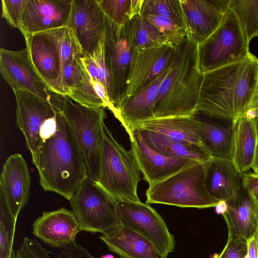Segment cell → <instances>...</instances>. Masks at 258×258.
<instances>
[{
	"instance_id": "6da1fadb",
	"label": "cell",
	"mask_w": 258,
	"mask_h": 258,
	"mask_svg": "<svg viewBox=\"0 0 258 258\" xmlns=\"http://www.w3.org/2000/svg\"><path fill=\"white\" fill-rule=\"evenodd\" d=\"M258 89V59L240 61L203 74L197 114L234 122L243 115Z\"/></svg>"
},
{
	"instance_id": "7a4b0ae2",
	"label": "cell",
	"mask_w": 258,
	"mask_h": 258,
	"mask_svg": "<svg viewBox=\"0 0 258 258\" xmlns=\"http://www.w3.org/2000/svg\"><path fill=\"white\" fill-rule=\"evenodd\" d=\"M40 184L69 201L88 177L84 158L62 110L54 133L42 143L36 162Z\"/></svg>"
},
{
	"instance_id": "3957f363",
	"label": "cell",
	"mask_w": 258,
	"mask_h": 258,
	"mask_svg": "<svg viewBox=\"0 0 258 258\" xmlns=\"http://www.w3.org/2000/svg\"><path fill=\"white\" fill-rule=\"evenodd\" d=\"M203 76L198 67V44L186 36L177 46L172 68L160 85L154 118L197 115Z\"/></svg>"
},
{
	"instance_id": "277c9868",
	"label": "cell",
	"mask_w": 258,
	"mask_h": 258,
	"mask_svg": "<svg viewBox=\"0 0 258 258\" xmlns=\"http://www.w3.org/2000/svg\"><path fill=\"white\" fill-rule=\"evenodd\" d=\"M25 38L29 57L39 75L52 92L65 96L62 85L63 68L75 54L83 55L73 31L66 26Z\"/></svg>"
},
{
	"instance_id": "5b68a950",
	"label": "cell",
	"mask_w": 258,
	"mask_h": 258,
	"mask_svg": "<svg viewBox=\"0 0 258 258\" xmlns=\"http://www.w3.org/2000/svg\"><path fill=\"white\" fill-rule=\"evenodd\" d=\"M211 159L196 162L150 184L146 203L199 209L215 207L220 201L210 194L206 185Z\"/></svg>"
},
{
	"instance_id": "8992f818",
	"label": "cell",
	"mask_w": 258,
	"mask_h": 258,
	"mask_svg": "<svg viewBox=\"0 0 258 258\" xmlns=\"http://www.w3.org/2000/svg\"><path fill=\"white\" fill-rule=\"evenodd\" d=\"M140 172L132 149L126 150L120 144L104 124L96 182L115 201L139 202Z\"/></svg>"
},
{
	"instance_id": "52a82bcc",
	"label": "cell",
	"mask_w": 258,
	"mask_h": 258,
	"mask_svg": "<svg viewBox=\"0 0 258 258\" xmlns=\"http://www.w3.org/2000/svg\"><path fill=\"white\" fill-rule=\"evenodd\" d=\"M61 110L81 151L88 176L96 182L106 117L104 109L84 106L64 96H62Z\"/></svg>"
},
{
	"instance_id": "ba28073f",
	"label": "cell",
	"mask_w": 258,
	"mask_h": 258,
	"mask_svg": "<svg viewBox=\"0 0 258 258\" xmlns=\"http://www.w3.org/2000/svg\"><path fill=\"white\" fill-rule=\"evenodd\" d=\"M250 54L239 21L229 7L218 28L198 44L199 69L204 74L242 60Z\"/></svg>"
},
{
	"instance_id": "9c48e42d",
	"label": "cell",
	"mask_w": 258,
	"mask_h": 258,
	"mask_svg": "<svg viewBox=\"0 0 258 258\" xmlns=\"http://www.w3.org/2000/svg\"><path fill=\"white\" fill-rule=\"evenodd\" d=\"M69 201L81 231L104 234L121 225L116 201L89 176Z\"/></svg>"
},
{
	"instance_id": "30bf717a",
	"label": "cell",
	"mask_w": 258,
	"mask_h": 258,
	"mask_svg": "<svg viewBox=\"0 0 258 258\" xmlns=\"http://www.w3.org/2000/svg\"><path fill=\"white\" fill-rule=\"evenodd\" d=\"M16 100V123L23 133L34 164L43 142L55 131L61 107L30 93L13 90Z\"/></svg>"
},
{
	"instance_id": "8fae6325",
	"label": "cell",
	"mask_w": 258,
	"mask_h": 258,
	"mask_svg": "<svg viewBox=\"0 0 258 258\" xmlns=\"http://www.w3.org/2000/svg\"><path fill=\"white\" fill-rule=\"evenodd\" d=\"M104 47L110 76L112 105L115 109L113 115L116 118L117 109L125 99L133 47L124 25L114 22L105 15Z\"/></svg>"
},
{
	"instance_id": "7c38bea8",
	"label": "cell",
	"mask_w": 258,
	"mask_h": 258,
	"mask_svg": "<svg viewBox=\"0 0 258 258\" xmlns=\"http://www.w3.org/2000/svg\"><path fill=\"white\" fill-rule=\"evenodd\" d=\"M121 224L139 232L149 239L160 258H166L174 250L175 241L161 216L148 204L116 201Z\"/></svg>"
},
{
	"instance_id": "4fadbf2b",
	"label": "cell",
	"mask_w": 258,
	"mask_h": 258,
	"mask_svg": "<svg viewBox=\"0 0 258 258\" xmlns=\"http://www.w3.org/2000/svg\"><path fill=\"white\" fill-rule=\"evenodd\" d=\"M0 72L13 90H21L61 107L62 96L52 92L38 74L26 48L12 51L0 49Z\"/></svg>"
},
{
	"instance_id": "5bb4252c",
	"label": "cell",
	"mask_w": 258,
	"mask_h": 258,
	"mask_svg": "<svg viewBox=\"0 0 258 258\" xmlns=\"http://www.w3.org/2000/svg\"><path fill=\"white\" fill-rule=\"evenodd\" d=\"M187 36L197 44L220 26L230 0H179Z\"/></svg>"
},
{
	"instance_id": "9a60e30c",
	"label": "cell",
	"mask_w": 258,
	"mask_h": 258,
	"mask_svg": "<svg viewBox=\"0 0 258 258\" xmlns=\"http://www.w3.org/2000/svg\"><path fill=\"white\" fill-rule=\"evenodd\" d=\"M177 47L165 45L142 51L133 49L124 100L149 86L173 59Z\"/></svg>"
},
{
	"instance_id": "2e32d148",
	"label": "cell",
	"mask_w": 258,
	"mask_h": 258,
	"mask_svg": "<svg viewBox=\"0 0 258 258\" xmlns=\"http://www.w3.org/2000/svg\"><path fill=\"white\" fill-rule=\"evenodd\" d=\"M73 0H28L18 29L29 35L67 26Z\"/></svg>"
},
{
	"instance_id": "e0dca14e",
	"label": "cell",
	"mask_w": 258,
	"mask_h": 258,
	"mask_svg": "<svg viewBox=\"0 0 258 258\" xmlns=\"http://www.w3.org/2000/svg\"><path fill=\"white\" fill-rule=\"evenodd\" d=\"M67 27L73 31L83 55L97 47L105 33V15L97 0H73Z\"/></svg>"
},
{
	"instance_id": "ac0fdd59",
	"label": "cell",
	"mask_w": 258,
	"mask_h": 258,
	"mask_svg": "<svg viewBox=\"0 0 258 258\" xmlns=\"http://www.w3.org/2000/svg\"><path fill=\"white\" fill-rule=\"evenodd\" d=\"M130 141L131 149L140 170L149 185L198 162L189 159L168 156L156 151L146 143L138 130L135 131L134 138Z\"/></svg>"
},
{
	"instance_id": "d6986e66",
	"label": "cell",
	"mask_w": 258,
	"mask_h": 258,
	"mask_svg": "<svg viewBox=\"0 0 258 258\" xmlns=\"http://www.w3.org/2000/svg\"><path fill=\"white\" fill-rule=\"evenodd\" d=\"M32 227L36 237L49 246L59 249L76 242V236L81 231L73 211L64 207L43 212Z\"/></svg>"
},
{
	"instance_id": "ffe728a7",
	"label": "cell",
	"mask_w": 258,
	"mask_h": 258,
	"mask_svg": "<svg viewBox=\"0 0 258 258\" xmlns=\"http://www.w3.org/2000/svg\"><path fill=\"white\" fill-rule=\"evenodd\" d=\"M175 55L149 86L139 93L125 99L118 108L116 118L125 130L130 141L133 140L134 133L141 122L154 118L155 105L160 85L171 70Z\"/></svg>"
},
{
	"instance_id": "44dd1931",
	"label": "cell",
	"mask_w": 258,
	"mask_h": 258,
	"mask_svg": "<svg viewBox=\"0 0 258 258\" xmlns=\"http://www.w3.org/2000/svg\"><path fill=\"white\" fill-rule=\"evenodd\" d=\"M30 185L31 176L25 160L20 154L11 155L3 166L0 187L16 220L28 201Z\"/></svg>"
},
{
	"instance_id": "7402d4cb",
	"label": "cell",
	"mask_w": 258,
	"mask_h": 258,
	"mask_svg": "<svg viewBox=\"0 0 258 258\" xmlns=\"http://www.w3.org/2000/svg\"><path fill=\"white\" fill-rule=\"evenodd\" d=\"M76 54L68 61L63 68L62 85L65 96L76 102L90 107L105 108L98 96L81 56Z\"/></svg>"
},
{
	"instance_id": "603a6c76",
	"label": "cell",
	"mask_w": 258,
	"mask_h": 258,
	"mask_svg": "<svg viewBox=\"0 0 258 258\" xmlns=\"http://www.w3.org/2000/svg\"><path fill=\"white\" fill-rule=\"evenodd\" d=\"M120 258H160L154 244L143 235L121 224L99 237Z\"/></svg>"
},
{
	"instance_id": "cb8c5ba5",
	"label": "cell",
	"mask_w": 258,
	"mask_h": 258,
	"mask_svg": "<svg viewBox=\"0 0 258 258\" xmlns=\"http://www.w3.org/2000/svg\"><path fill=\"white\" fill-rule=\"evenodd\" d=\"M232 124V161L243 175L252 169L258 146L255 122L244 115Z\"/></svg>"
},
{
	"instance_id": "d4e9b609",
	"label": "cell",
	"mask_w": 258,
	"mask_h": 258,
	"mask_svg": "<svg viewBox=\"0 0 258 258\" xmlns=\"http://www.w3.org/2000/svg\"><path fill=\"white\" fill-rule=\"evenodd\" d=\"M196 115L173 116L149 119L141 122L136 130L157 132L171 138L202 147L201 137L204 122L197 118Z\"/></svg>"
},
{
	"instance_id": "484cf974",
	"label": "cell",
	"mask_w": 258,
	"mask_h": 258,
	"mask_svg": "<svg viewBox=\"0 0 258 258\" xmlns=\"http://www.w3.org/2000/svg\"><path fill=\"white\" fill-rule=\"evenodd\" d=\"M206 187L210 194L220 201L235 199L242 185V175L231 160L212 158L207 170Z\"/></svg>"
},
{
	"instance_id": "4316f807",
	"label": "cell",
	"mask_w": 258,
	"mask_h": 258,
	"mask_svg": "<svg viewBox=\"0 0 258 258\" xmlns=\"http://www.w3.org/2000/svg\"><path fill=\"white\" fill-rule=\"evenodd\" d=\"M222 214L228 234L248 240L258 230V216L247 191L242 187L238 197L228 201Z\"/></svg>"
},
{
	"instance_id": "83f0119b",
	"label": "cell",
	"mask_w": 258,
	"mask_h": 258,
	"mask_svg": "<svg viewBox=\"0 0 258 258\" xmlns=\"http://www.w3.org/2000/svg\"><path fill=\"white\" fill-rule=\"evenodd\" d=\"M98 96L113 114L110 76L105 55L104 34L96 49L91 53L81 56Z\"/></svg>"
},
{
	"instance_id": "f1b7e54d",
	"label": "cell",
	"mask_w": 258,
	"mask_h": 258,
	"mask_svg": "<svg viewBox=\"0 0 258 258\" xmlns=\"http://www.w3.org/2000/svg\"><path fill=\"white\" fill-rule=\"evenodd\" d=\"M138 130L151 148L165 155L201 162L207 161L212 158L201 146L171 138L157 132Z\"/></svg>"
},
{
	"instance_id": "f546056e",
	"label": "cell",
	"mask_w": 258,
	"mask_h": 258,
	"mask_svg": "<svg viewBox=\"0 0 258 258\" xmlns=\"http://www.w3.org/2000/svg\"><path fill=\"white\" fill-rule=\"evenodd\" d=\"M124 27L133 49L137 51L171 46L167 37L143 16L135 15Z\"/></svg>"
},
{
	"instance_id": "4dcf8cb0",
	"label": "cell",
	"mask_w": 258,
	"mask_h": 258,
	"mask_svg": "<svg viewBox=\"0 0 258 258\" xmlns=\"http://www.w3.org/2000/svg\"><path fill=\"white\" fill-rule=\"evenodd\" d=\"M201 144L213 158L232 160V124L227 127L212 120H204Z\"/></svg>"
},
{
	"instance_id": "1f68e13d",
	"label": "cell",
	"mask_w": 258,
	"mask_h": 258,
	"mask_svg": "<svg viewBox=\"0 0 258 258\" xmlns=\"http://www.w3.org/2000/svg\"><path fill=\"white\" fill-rule=\"evenodd\" d=\"M16 221L0 187V258H17L13 249Z\"/></svg>"
},
{
	"instance_id": "d6a6232c",
	"label": "cell",
	"mask_w": 258,
	"mask_h": 258,
	"mask_svg": "<svg viewBox=\"0 0 258 258\" xmlns=\"http://www.w3.org/2000/svg\"><path fill=\"white\" fill-rule=\"evenodd\" d=\"M229 7L235 13L249 45L258 36V1L230 0Z\"/></svg>"
},
{
	"instance_id": "836d02e7",
	"label": "cell",
	"mask_w": 258,
	"mask_h": 258,
	"mask_svg": "<svg viewBox=\"0 0 258 258\" xmlns=\"http://www.w3.org/2000/svg\"><path fill=\"white\" fill-rule=\"evenodd\" d=\"M146 15L169 18L185 29L179 0H143L140 15Z\"/></svg>"
},
{
	"instance_id": "e575fe53",
	"label": "cell",
	"mask_w": 258,
	"mask_h": 258,
	"mask_svg": "<svg viewBox=\"0 0 258 258\" xmlns=\"http://www.w3.org/2000/svg\"><path fill=\"white\" fill-rule=\"evenodd\" d=\"M143 16L167 37L170 45L173 47H177L187 36L185 30L169 18L149 15Z\"/></svg>"
},
{
	"instance_id": "d590c367",
	"label": "cell",
	"mask_w": 258,
	"mask_h": 258,
	"mask_svg": "<svg viewBox=\"0 0 258 258\" xmlns=\"http://www.w3.org/2000/svg\"><path fill=\"white\" fill-rule=\"evenodd\" d=\"M104 14L114 22L125 25L130 20L131 0H97Z\"/></svg>"
},
{
	"instance_id": "8d00e7d4",
	"label": "cell",
	"mask_w": 258,
	"mask_h": 258,
	"mask_svg": "<svg viewBox=\"0 0 258 258\" xmlns=\"http://www.w3.org/2000/svg\"><path fill=\"white\" fill-rule=\"evenodd\" d=\"M28 0H2V18L13 28H18Z\"/></svg>"
},
{
	"instance_id": "74e56055",
	"label": "cell",
	"mask_w": 258,
	"mask_h": 258,
	"mask_svg": "<svg viewBox=\"0 0 258 258\" xmlns=\"http://www.w3.org/2000/svg\"><path fill=\"white\" fill-rule=\"evenodd\" d=\"M17 258H51L50 252L35 239L24 237L20 248L17 251Z\"/></svg>"
},
{
	"instance_id": "f35d334b",
	"label": "cell",
	"mask_w": 258,
	"mask_h": 258,
	"mask_svg": "<svg viewBox=\"0 0 258 258\" xmlns=\"http://www.w3.org/2000/svg\"><path fill=\"white\" fill-rule=\"evenodd\" d=\"M247 250V240L228 234L226 244L217 258H244Z\"/></svg>"
},
{
	"instance_id": "ab89813d",
	"label": "cell",
	"mask_w": 258,
	"mask_h": 258,
	"mask_svg": "<svg viewBox=\"0 0 258 258\" xmlns=\"http://www.w3.org/2000/svg\"><path fill=\"white\" fill-rule=\"evenodd\" d=\"M55 255V258H96L76 242L59 249Z\"/></svg>"
},
{
	"instance_id": "60d3db41",
	"label": "cell",
	"mask_w": 258,
	"mask_h": 258,
	"mask_svg": "<svg viewBox=\"0 0 258 258\" xmlns=\"http://www.w3.org/2000/svg\"><path fill=\"white\" fill-rule=\"evenodd\" d=\"M242 185L248 192H258V175L249 172L242 175Z\"/></svg>"
},
{
	"instance_id": "b9f144b4",
	"label": "cell",
	"mask_w": 258,
	"mask_h": 258,
	"mask_svg": "<svg viewBox=\"0 0 258 258\" xmlns=\"http://www.w3.org/2000/svg\"><path fill=\"white\" fill-rule=\"evenodd\" d=\"M243 115L254 120L256 123L258 122V89Z\"/></svg>"
},
{
	"instance_id": "7bdbcfd3",
	"label": "cell",
	"mask_w": 258,
	"mask_h": 258,
	"mask_svg": "<svg viewBox=\"0 0 258 258\" xmlns=\"http://www.w3.org/2000/svg\"><path fill=\"white\" fill-rule=\"evenodd\" d=\"M247 258H258V230L255 235L247 240Z\"/></svg>"
},
{
	"instance_id": "ee69618b",
	"label": "cell",
	"mask_w": 258,
	"mask_h": 258,
	"mask_svg": "<svg viewBox=\"0 0 258 258\" xmlns=\"http://www.w3.org/2000/svg\"><path fill=\"white\" fill-rule=\"evenodd\" d=\"M143 0H131L130 19L137 15H140Z\"/></svg>"
},
{
	"instance_id": "f6af8a7d",
	"label": "cell",
	"mask_w": 258,
	"mask_h": 258,
	"mask_svg": "<svg viewBox=\"0 0 258 258\" xmlns=\"http://www.w3.org/2000/svg\"><path fill=\"white\" fill-rule=\"evenodd\" d=\"M215 211L218 214H223L227 210V203L224 201H220L215 207Z\"/></svg>"
},
{
	"instance_id": "bcb514c9",
	"label": "cell",
	"mask_w": 258,
	"mask_h": 258,
	"mask_svg": "<svg viewBox=\"0 0 258 258\" xmlns=\"http://www.w3.org/2000/svg\"><path fill=\"white\" fill-rule=\"evenodd\" d=\"M247 192L249 194L258 216V192Z\"/></svg>"
},
{
	"instance_id": "7dc6e473",
	"label": "cell",
	"mask_w": 258,
	"mask_h": 258,
	"mask_svg": "<svg viewBox=\"0 0 258 258\" xmlns=\"http://www.w3.org/2000/svg\"><path fill=\"white\" fill-rule=\"evenodd\" d=\"M252 170L254 171L253 173L258 175V146L256 150L255 161Z\"/></svg>"
},
{
	"instance_id": "c3c4849f",
	"label": "cell",
	"mask_w": 258,
	"mask_h": 258,
	"mask_svg": "<svg viewBox=\"0 0 258 258\" xmlns=\"http://www.w3.org/2000/svg\"><path fill=\"white\" fill-rule=\"evenodd\" d=\"M101 258H114V256L111 254H107L103 255L101 256Z\"/></svg>"
},
{
	"instance_id": "681fc988",
	"label": "cell",
	"mask_w": 258,
	"mask_h": 258,
	"mask_svg": "<svg viewBox=\"0 0 258 258\" xmlns=\"http://www.w3.org/2000/svg\"><path fill=\"white\" fill-rule=\"evenodd\" d=\"M256 123V122H255ZM256 126H257V132H258V122L256 123Z\"/></svg>"
},
{
	"instance_id": "f907efd6",
	"label": "cell",
	"mask_w": 258,
	"mask_h": 258,
	"mask_svg": "<svg viewBox=\"0 0 258 258\" xmlns=\"http://www.w3.org/2000/svg\"></svg>"
}]
</instances>
